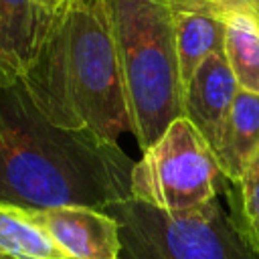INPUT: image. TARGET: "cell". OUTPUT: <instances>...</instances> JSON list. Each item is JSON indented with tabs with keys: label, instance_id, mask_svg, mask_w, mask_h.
<instances>
[{
	"label": "cell",
	"instance_id": "1",
	"mask_svg": "<svg viewBox=\"0 0 259 259\" xmlns=\"http://www.w3.org/2000/svg\"><path fill=\"white\" fill-rule=\"evenodd\" d=\"M134 164L117 142L49 121L20 81L0 87V202L105 210L132 198Z\"/></svg>",
	"mask_w": 259,
	"mask_h": 259
},
{
	"label": "cell",
	"instance_id": "2",
	"mask_svg": "<svg viewBox=\"0 0 259 259\" xmlns=\"http://www.w3.org/2000/svg\"><path fill=\"white\" fill-rule=\"evenodd\" d=\"M30 101L59 127L117 142L132 134L125 81L105 0H67L20 79Z\"/></svg>",
	"mask_w": 259,
	"mask_h": 259
},
{
	"label": "cell",
	"instance_id": "3",
	"mask_svg": "<svg viewBox=\"0 0 259 259\" xmlns=\"http://www.w3.org/2000/svg\"><path fill=\"white\" fill-rule=\"evenodd\" d=\"M142 152L184 115L174 10L168 0H105Z\"/></svg>",
	"mask_w": 259,
	"mask_h": 259
},
{
	"label": "cell",
	"instance_id": "4",
	"mask_svg": "<svg viewBox=\"0 0 259 259\" xmlns=\"http://www.w3.org/2000/svg\"><path fill=\"white\" fill-rule=\"evenodd\" d=\"M105 210L119 223L121 249L132 259H259L219 198L180 212L134 198Z\"/></svg>",
	"mask_w": 259,
	"mask_h": 259
},
{
	"label": "cell",
	"instance_id": "5",
	"mask_svg": "<svg viewBox=\"0 0 259 259\" xmlns=\"http://www.w3.org/2000/svg\"><path fill=\"white\" fill-rule=\"evenodd\" d=\"M223 178L210 144L180 115L134 164L132 198L164 212L190 210L219 198Z\"/></svg>",
	"mask_w": 259,
	"mask_h": 259
},
{
	"label": "cell",
	"instance_id": "6",
	"mask_svg": "<svg viewBox=\"0 0 259 259\" xmlns=\"http://www.w3.org/2000/svg\"><path fill=\"white\" fill-rule=\"evenodd\" d=\"M26 210L67 259H119L121 255L119 223L103 208L69 204Z\"/></svg>",
	"mask_w": 259,
	"mask_h": 259
},
{
	"label": "cell",
	"instance_id": "7",
	"mask_svg": "<svg viewBox=\"0 0 259 259\" xmlns=\"http://www.w3.org/2000/svg\"><path fill=\"white\" fill-rule=\"evenodd\" d=\"M53 12L36 0H0V87L24 77Z\"/></svg>",
	"mask_w": 259,
	"mask_h": 259
},
{
	"label": "cell",
	"instance_id": "8",
	"mask_svg": "<svg viewBox=\"0 0 259 259\" xmlns=\"http://www.w3.org/2000/svg\"><path fill=\"white\" fill-rule=\"evenodd\" d=\"M237 93L239 85L225 55H210L184 87V115L202 134L210 148L219 142Z\"/></svg>",
	"mask_w": 259,
	"mask_h": 259
},
{
	"label": "cell",
	"instance_id": "9",
	"mask_svg": "<svg viewBox=\"0 0 259 259\" xmlns=\"http://www.w3.org/2000/svg\"><path fill=\"white\" fill-rule=\"evenodd\" d=\"M176 24V55L182 91L194 71L210 57L225 55L227 22L214 14L174 12Z\"/></svg>",
	"mask_w": 259,
	"mask_h": 259
},
{
	"label": "cell",
	"instance_id": "10",
	"mask_svg": "<svg viewBox=\"0 0 259 259\" xmlns=\"http://www.w3.org/2000/svg\"><path fill=\"white\" fill-rule=\"evenodd\" d=\"M0 259H67L24 206L0 202Z\"/></svg>",
	"mask_w": 259,
	"mask_h": 259
},
{
	"label": "cell",
	"instance_id": "11",
	"mask_svg": "<svg viewBox=\"0 0 259 259\" xmlns=\"http://www.w3.org/2000/svg\"><path fill=\"white\" fill-rule=\"evenodd\" d=\"M225 57L241 91L259 95V24L249 14L225 18Z\"/></svg>",
	"mask_w": 259,
	"mask_h": 259
},
{
	"label": "cell",
	"instance_id": "12",
	"mask_svg": "<svg viewBox=\"0 0 259 259\" xmlns=\"http://www.w3.org/2000/svg\"><path fill=\"white\" fill-rule=\"evenodd\" d=\"M235 184V194L229 192L233 219L259 257V166L251 164L243 178Z\"/></svg>",
	"mask_w": 259,
	"mask_h": 259
},
{
	"label": "cell",
	"instance_id": "13",
	"mask_svg": "<svg viewBox=\"0 0 259 259\" xmlns=\"http://www.w3.org/2000/svg\"><path fill=\"white\" fill-rule=\"evenodd\" d=\"M168 2H170L174 12H202V14L221 16V12L212 0H168Z\"/></svg>",
	"mask_w": 259,
	"mask_h": 259
},
{
	"label": "cell",
	"instance_id": "14",
	"mask_svg": "<svg viewBox=\"0 0 259 259\" xmlns=\"http://www.w3.org/2000/svg\"><path fill=\"white\" fill-rule=\"evenodd\" d=\"M219 8L223 18L231 14H249L255 16L259 12V0H219Z\"/></svg>",
	"mask_w": 259,
	"mask_h": 259
},
{
	"label": "cell",
	"instance_id": "15",
	"mask_svg": "<svg viewBox=\"0 0 259 259\" xmlns=\"http://www.w3.org/2000/svg\"><path fill=\"white\" fill-rule=\"evenodd\" d=\"M40 6H45V8H49V10H55L57 6H61L63 2H67V0H36Z\"/></svg>",
	"mask_w": 259,
	"mask_h": 259
},
{
	"label": "cell",
	"instance_id": "16",
	"mask_svg": "<svg viewBox=\"0 0 259 259\" xmlns=\"http://www.w3.org/2000/svg\"><path fill=\"white\" fill-rule=\"evenodd\" d=\"M119 259H132V257H130V253H125V251L121 249V255H119Z\"/></svg>",
	"mask_w": 259,
	"mask_h": 259
},
{
	"label": "cell",
	"instance_id": "17",
	"mask_svg": "<svg viewBox=\"0 0 259 259\" xmlns=\"http://www.w3.org/2000/svg\"><path fill=\"white\" fill-rule=\"evenodd\" d=\"M253 164H257V166H259V152H257V156H255V160H253Z\"/></svg>",
	"mask_w": 259,
	"mask_h": 259
},
{
	"label": "cell",
	"instance_id": "18",
	"mask_svg": "<svg viewBox=\"0 0 259 259\" xmlns=\"http://www.w3.org/2000/svg\"><path fill=\"white\" fill-rule=\"evenodd\" d=\"M212 2H214V6L219 8V0H212ZM219 12H221V8H219ZM221 16H223V14H221Z\"/></svg>",
	"mask_w": 259,
	"mask_h": 259
},
{
	"label": "cell",
	"instance_id": "19",
	"mask_svg": "<svg viewBox=\"0 0 259 259\" xmlns=\"http://www.w3.org/2000/svg\"><path fill=\"white\" fill-rule=\"evenodd\" d=\"M253 18H255V20H257V24H259V12H257V14L253 16Z\"/></svg>",
	"mask_w": 259,
	"mask_h": 259
}]
</instances>
